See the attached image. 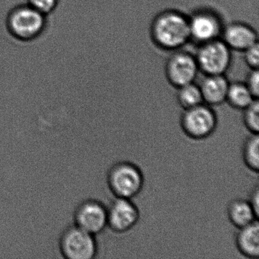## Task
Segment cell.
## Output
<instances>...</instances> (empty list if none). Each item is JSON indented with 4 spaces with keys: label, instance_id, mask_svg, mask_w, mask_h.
I'll use <instances>...</instances> for the list:
<instances>
[{
    "label": "cell",
    "instance_id": "e0dca14e",
    "mask_svg": "<svg viewBox=\"0 0 259 259\" xmlns=\"http://www.w3.org/2000/svg\"><path fill=\"white\" fill-rule=\"evenodd\" d=\"M177 89V102L183 110L192 108L204 103L199 85H197L195 82L186 84Z\"/></svg>",
    "mask_w": 259,
    "mask_h": 259
},
{
    "label": "cell",
    "instance_id": "2e32d148",
    "mask_svg": "<svg viewBox=\"0 0 259 259\" xmlns=\"http://www.w3.org/2000/svg\"><path fill=\"white\" fill-rule=\"evenodd\" d=\"M242 160L247 169L254 174L259 170L258 134H250L245 139L242 148Z\"/></svg>",
    "mask_w": 259,
    "mask_h": 259
},
{
    "label": "cell",
    "instance_id": "d6986e66",
    "mask_svg": "<svg viewBox=\"0 0 259 259\" xmlns=\"http://www.w3.org/2000/svg\"><path fill=\"white\" fill-rule=\"evenodd\" d=\"M26 3L47 16L57 8L59 0H26Z\"/></svg>",
    "mask_w": 259,
    "mask_h": 259
},
{
    "label": "cell",
    "instance_id": "ba28073f",
    "mask_svg": "<svg viewBox=\"0 0 259 259\" xmlns=\"http://www.w3.org/2000/svg\"><path fill=\"white\" fill-rule=\"evenodd\" d=\"M198 72L195 56L179 50L169 57L165 68L167 81L177 89L195 82Z\"/></svg>",
    "mask_w": 259,
    "mask_h": 259
},
{
    "label": "cell",
    "instance_id": "277c9868",
    "mask_svg": "<svg viewBox=\"0 0 259 259\" xmlns=\"http://www.w3.org/2000/svg\"><path fill=\"white\" fill-rule=\"evenodd\" d=\"M218 118L213 107L203 104L183 110L180 127L183 133L192 140H204L216 131Z\"/></svg>",
    "mask_w": 259,
    "mask_h": 259
},
{
    "label": "cell",
    "instance_id": "4fadbf2b",
    "mask_svg": "<svg viewBox=\"0 0 259 259\" xmlns=\"http://www.w3.org/2000/svg\"><path fill=\"white\" fill-rule=\"evenodd\" d=\"M235 245L239 252L249 259L259 257L258 221L238 229L235 236Z\"/></svg>",
    "mask_w": 259,
    "mask_h": 259
},
{
    "label": "cell",
    "instance_id": "9a60e30c",
    "mask_svg": "<svg viewBox=\"0 0 259 259\" xmlns=\"http://www.w3.org/2000/svg\"><path fill=\"white\" fill-rule=\"evenodd\" d=\"M257 98L253 96L244 82L230 83L226 102L238 110H243Z\"/></svg>",
    "mask_w": 259,
    "mask_h": 259
},
{
    "label": "cell",
    "instance_id": "7c38bea8",
    "mask_svg": "<svg viewBox=\"0 0 259 259\" xmlns=\"http://www.w3.org/2000/svg\"><path fill=\"white\" fill-rule=\"evenodd\" d=\"M230 83L225 75H206L199 84L204 104L213 107L226 102Z\"/></svg>",
    "mask_w": 259,
    "mask_h": 259
},
{
    "label": "cell",
    "instance_id": "52a82bcc",
    "mask_svg": "<svg viewBox=\"0 0 259 259\" xmlns=\"http://www.w3.org/2000/svg\"><path fill=\"white\" fill-rule=\"evenodd\" d=\"M140 210L133 199L116 198L107 207V227L113 233L124 234L139 224Z\"/></svg>",
    "mask_w": 259,
    "mask_h": 259
},
{
    "label": "cell",
    "instance_id": "ac0fdd59",
    "mask_svg": "<svg viewBox=\"0 0 259 259\" xmlns=\"http://www.w3.org/2000/svg\"><path fill=\"white\" fill-rule=\"evenodd\" d=\"M242 121L250 134H258L259 132V103L258 99L254 100L249 106L244 109Z\"/></svg>",
    "mask_w": 259,
    "mask_h": 259
},
{
    "label": "cell",
    "instance_id": "5b68a950",
    "mask_svg": "<svg viewBox=\"0 0 259 259\" xmlns=\"http://www.w3.org/2000/svg\"><path fill=\"white\" fill-rule=\"evenodd\" d=\"M195 56L199 71L205 75H225L231 63V50L218 38L199 45Z\"/></svg>",
    "mask_w": 259,
    "mask_h": 259
},
{
    "label": "cell",
    "instance_id": "5bb4252c",
    "mask_svg": "<svg viewBox=\"0 0 259 259\" xmlns=\"http://www.w3.org/2000/svg\"><path fill=\"white\" fill-rule=\"evenodd\" d=\"M227 214L230 222L237 229L258 221V215L255 213L249 201L242 198H236L229 203Z\"/></svg>",
    "mask_w": 259,
    "mask_h": 259
},
{
    "label": "cell",
    "instance_id": "6da1fadb",
    "mask_svg": "<svg viewBox=\"0 0 259 259\" xmlns=\"http://www.w3.org/2000/svg\"><path fill=\"white\" fill-rule=\"evenodd\" d=\"M151 36L161 49L178 51L191 40L189 17L177 10H164L153 20Z\"/></svg>",
    "mask_w": 259,
    "mask_h": 259
},
{
    "label": "cell",
    "instance_id": "ffe728a7",
    "mask_svg": "<svg viewBox=\"0 0 259 259\" xmlns=\"http://www.w3.org/2000/svg\"><path fill=\"white\" fill-rule=\"evenodd\" d=\"M244 60L251 69H258L259 65V45L258 43L252 45L244 51Z\"/></svg>",
    "mask_w": 259,
    "mask_h": 259
},
{
    "label": "cell",
    "instance_id": "9c48e42d",
    "mask_svg": "<svg viewBox=\"0 0 259 259\" xmlns=\"http://www.w3.org/2000/svg\"><path fill=\"white\" fill-rule=\"evenodd\" d=\"M190 39L201 45L220 38L222 34V21L211 10H198L189 17Z\"/></svg>",
    "mask_w": 259,
    "mask_h": 259
},
{
    "label": "cell",
    "instance_id": "30bf717a",
    "mask_svg": "<svg viewBox=\"0 0 259 259\" xmlns=\"http://www.w3.org/2000/svg\"><path fill=\"white\" fill-rule=\"evenodd\" d=\"M74 220L81 230L99 234L107 227V207L98 200H85L77 207Z\"/></svg>",
    "mask_w": 259,
    "mask_h": 259
},
{
    "label": "cell",
    "instance_id": "3957f363",
    "mask_svg": "<svg viewBox=\"0 0 259 259\" xmlns=\"http://www.w3.org/2000/svg\"><path fill=\"white\" fill-rule=\"evenodd\" d=\"M107 183L116 198L133 199L142 192L145 177L142 169L131 161H119L107 172Z\"/></svg>",
    "mask_w": 259,
    "mask_h": 259
},
{
    "label": "cell",
    "instance_id": "7a4b0ae2",
    "mask_svg": "<svg viewBox=\"0 0 259 259\" xmlns=\"http://www.w3.org/2000/svg\"><path fill=\"white\" fill-rule=\"evenodd\" d=\"M13 37L22 41L34 40L45 31L47 16L27 4H17L9 11L6 20Z\"/></svg>",
    "mask_w": 259,
    "mask_h": 259
},
{
    "label": "cell",
    "instance_id": "8fae6325",
    "mask_svg": "<svg viewBox=\"0 0 259 259\" xmlns=\"http://www.w3.org/2000/svg\"><path fill=\"white\" fill-rule=\"evenodd\" d=\"M222 40L231 51L243 52L250 47L258 43L255 30L242 22H233L223 28Z\"/></svg>",
    "mask_w": 259,
    "mask_h": 259
},
{
    "label": "cell",
    "instance_id": "8992f818",
    "mask_svg": "<svg viewBox=\"0 0 259 259\" xmlns=\"http://www.w3.org/2000/svg\"><path fill=\"white\" fill-rule=\"evenodd\" d=\"M60 249L66 258L92 259L98 254V245L95 235L75 225L62 235Z\"/></svg>",
    "mask_w": 259,
    "mask_h": 259
},
{
    "label": "cell",
    "instance_id": "44dd1931",
    "mask_svg": "<svg viewBox=\"0 0 259 259\" xmlns=\"http://www.w3.org/2000/svg\"><path fill=\"white\" fill-rule=\"evenodd\" d=\"M248 90L254 98L258 99L259 96V72L258 69H251L247 75L245 82Z\"/></svg>",
    "mask_w": 259,
    "mask_h": 259
},
{
    "label": "cell",
    "instance_id": "7402d4cb",
    "mask_svg": "<svg viewBox=\"0 0 259 259\" xmlns=\"http://www.w3.org/2000/svg\"><path fill=\"white\" fill-rule=\"evenodd\" d=\"M249 201L252 208L254 209L255 213L259 215V188L258 186H256L250 194Z\"/></svg>",
    "mask_w": 259,
    "mask_h": 259
}]
</instances>
